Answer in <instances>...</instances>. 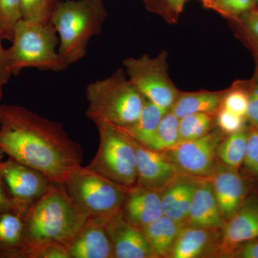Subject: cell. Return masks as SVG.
Wrapping results in <instances>:
<instances>
[{
  "instance_id": "4316f807",
  "label": "cell",
  "mask_w": 258,
  "mask_h": 258,
  "mask_svg": "<svg viewBox=\"0 0 258 258\" xmlns=\"http://www.w3.org/2000/svg\"><path fill=\"white\" fill-rule=\"evenodd\" d=\"M3 258H70V254L64 244L50 242L22 247Z\"/></svg>"
},
{
  "instance_id": "ee69618b",
  "label": "cell",
  "mask_w": 258,
  "mask_h": 258,
  "mask_svg": "<svg viewBox=\"0 0 258 258\" xmlns=\"http://www.w3.org/2000/svg\"><path fill=\"white\" fill-rule=\"evenodd\" d=\"M204 1L207 2V1H209V0H204Z\"/></svg>"
},
{
  "instance_id": "277c9868",
  "label": "cell",
  "mask_w": 258,
  "mask_h": 258,
  "mask_svg": "<svg viewBox=\"0 0 258 258\" xmlns=\"http://www.w3.org/2000/svg\"><path fill=\"white\" fill-rule=\"evenodd\" d=\"M86 115L93 122L105 120L124 128L137 120L146 99L121 69L88 85Z\"/></svg>"
},
{
  "instance_id": "7bdbcfd3",
  "label": "cell",
  "mask_w": 258,
  "mask_h": 258,
  "mask_svg": "<svg viewBox=\"0 0 258 258\" xmlns=\"http://www.w3.org/2000/svg\"><path fill=\"white\" fill-rule=\"evenodd\" d=\"M254 3H255L256 7L258 8V0H254Z\"/></svg>"
},
{
  "instance_id": "b9f144b4",
  "label": "cell",
  "mask_w": 258,
  "mask_h": 258,
  "mask_svg": "<svg viewBox=\"0 0 258 258\" xmlns=\"http://www.w3.org/2000/svg\"><path fill=\"white\" fill-rule=\"evenodd\" d=\"M3 85L0 84V100H1L2 96H3Z\"/></svg>"
},
{
  "instance_id": "603a6c76",
  "label": "cell",
  "mask_w": 258,
  "mask_h": 258,
  "mask_svg": "<svg viewBox=\"0 0 258 258\" xmlns=\"http://www.w3.org/2000/svg\"><path fill=\"white\" fill-rule=\"evenodd\" d=\"M247 136L248 130L244 129L222 139L217 150V155L222 164L237 170L243 164L247 151Z\"/></svg>"
},
{
  "instance_id": "8fae6325",
  "label": "cell",
  "mask_w": 258,
  "mask_h": 258,
  "mask_svg": "<svg viewBox=\"0 0 258 258\" xmlns=\"http://www.w3.org/2000/svg\"><path fill=\"white\" fill-rule=\"evenodd\" d=\"M131 139L135 150L137 161L136 185L161 192L178 177L177 169L164 152L152 150L132 137Z\"/></svg>"
},
{
  "instance_id": "7402d4cb",
  "label": "cell",
  "mask_w": 258,
  "mask_h": 258,
  "mask_svg": "<svg viewBox=\"0 0 258 258\" xmlns=\"http://www.w3.org/2000/svg\"><path fill=\"white\" fill-rule=\"evenodd\" d=\"M169 111L147 100L137 120L128 126L119 128L134 140L147 147L152 140L161 120Z\"/></svg>"
},
{
  "instance_id": "9a60e30c",
  "label": "cell",
  "mask_w": 258,
  "mask_h": 258,
  "mask_svg": "<svg viewBox=\"0 0 258 258\" xmlns=\"http://www.w3.org/2000/svg\"><path fill=\"white\" fill-rule=\"evenodd\" d=\"M220 251L232 256L235 249L247 241L258 238V200L246 199L240 208L222 227Z\"/></svg>"
},
{
  "instance_id": "4fadbf2b",
  "label": "cell",
  "mask_w": 258,
  "mask_h": 258,
  "mask_svg": "<svg viewBox=\"0 0 258 258\" xmlns=\"http://www.w3.org/2000/svg\"><path fill=\"white\" fill-rule=\"evenodd\" d=\"M107 219L88 216L77 235L67 246L70 258H113L106 227Z\"/></svg>"
},
{
  "instance_id": "74e56055",
  "label": "cell",
  "mask_w": 258,
  "mask_h": 258,
  "mask_svg": "<svg viewBox=\"0 0 258 258\" xmlns=\"http://www.w3.org/2000/svg\"><path fill=\"white\" fill-rule=\"evenodd\" d=\"M3 34H2L1 23H0V84L4 85L9 81L12 74L8 68V55L7 49H5L2 44Z\"/></svg>"
},
{
  "instance_id": "6da1fadb",
  "label": "cell",
  "mask_w": 258,
  "mask_h": 258,
  "mask_svg": "<svg viewBox=\"0 0 258 258\" xmlns=\"http://www.w3.org/2000/svg\"><path fill=\"white\" fill-rule=\"evenodd\" d=\"M0 149L55 184H66L83 162L82 147L63 125L17 105H0Z\"/></svg>"
},
{
  "instance_id": "484cf974",
  "label": "cell",
  "mask_w": 258,
  "mask_h": 258,
  "mask_svg": "<svg viewBox=\"0 0 258 258\" xmlns=\"http://www.w3.org/2000/svg\"><path fill=\"white\" fill-rule=\"evenodd\" d=\"M213 121L212 114L205 113H195L179 118V144L206 135L211 132Z\"/></svg>"
},
{
  "instance_id": "5b68a950",
  "label": "cell",
  "mask_w": 258,
  "mask_h": 258,
  "mask_svg": "<svg viewBox=\"0 0 258 258\" xmlns=\"http://www.w3.org/2000/svg\"><path fill=\"white\" fill-rule=\"evenodd\" d=\"M50 22L20 19L14 29L12 46L7 49L10 74L17 76L23 69L63 71L56 50L59 38Z\"/></svg>"
},
{
  "instance_id": "2e32d148",
  "label": "cell",
  "mask_w": 258,
  "mask_h": 258,
  "mask_svg": "<svg viewBox=\"0 0 258 258\" xmlns=\"http://www.w3.org/2000/svg\"><path fill=\"white\" fill-rule=\"evenodd\" d=\"M120 211L131 225L142 231L164 216L160 192L137 185L128 187Z\"/></svg>"
},
{
  "instance_id": "e0dca14e",
  "label": "cell",
  "mask_w": 258,
  "mask_h": 258,
  "mask_svg": "<svg viewBox=\"0 0 258 258\" xmlns=\"http://www.w3.org/2000/svg\"><path fill=\"white\" fill-rule=\"evenodd\" d=\"M225 222L210 180L199 181L190 207L187 225L212 231L222 228Z\"/></svg>"
},
{
  "instance_id": "ba28073f",
  "label": "cell",
  "mask_w": 258,
  "mask_h": 258,
  "mask_svg": "<svg viewBox=\"0 0 258 258\" xmlns=\"http://www.w3.org/2000/svg\"><path fill=\"white\" fill-rule=\"evenodd\" d=\"M166 56L161 52L156 57H128L123 60V66L129 81L147 101L170 110L179 91L168 74Z\"/></svg>"
},
{
  "instance_id": "ab89813d",
  "label": "cell",
  "mask_w": 258,
  "mask_h": 258,
  "mask_svg": "<svg viewBox=\"0 0 258 258\" xmlns=\"http://www.w3.org/2000/svg\"><path fill=\"white\" fill-rule=\"evenodd\" d=\"M144 1L149 8L159 9L161 6L169 10L167 4H166V0H144Z\"/></svg>"
},
{
  "instance_id": "7a4b0ae2",
  "label": "cell",
  "mask_w": 258,
  "mask_h": 258,
  "mask_svg": "<svg viewBox=\"0 0 258 258\" xmlns=\"http://www.w3.org/2000/svg\"><path fill=\"white\" fill-rule=\"evenodd\" d=\"M88 217L71 196L66 184L52 183L24 214L25 236L22 247L50 242H59L67 247Z\"/></svg>"
},
{
  "instance_id": "ac0fdd59",
  "label": "cell",
  "mask_w": 258,
  "mask_h": 258,
  "mask_svg": "<svg viewBox=\"0 0 258 258\" xmlns=\"http://www.w3.org/2000/svg\"><path fill=\"white\" fill-rule=\"evenodd\" d=\"M184 225L162 216L142 230L155 257H169Z\"/></svg>"
},
{
  "instance_id": "9c48e42d",
  "label": "cell",
  "mask_w": 258,
  "mask_h": 258,
  "mask_svg": "<svg viewBox=\"0 0 258 258\" xmlns=\"http://www.w3.org/2000/svg\"><path fill=\"white\" fill-rule=\"evenodd\" d=\"M222 135L220 129L211 131L200 138L180 143L163 152L179 174L209 179L216 165L215 159Z\"/></svg>"
},
{
  "instance_id": "d4e9b609",
  "label": "cell",
  "mask_w": 258,
  "mask_h": 258,
  "mask_svg": "<svg viewBox=\"0 0 258 258\" xmlns=\"http://www.w3.org/2000/svg\"><path fill=\"white\" fill-rule=\"evenodd\" d=\"M186 181L187 179L177 177L161 191L160 194L163 215L184 226L186 225V222L180 210V203Z\"/></svg>"
},
{
  "instance_id": "e575fe53",
  "label": "cell",
  "mask_w": 258,
  "mask_h": 258,
  "mask_svg": "<svg viewBox=\"0 0 258 258\" xmlns=\"http://www.w3.org/2000/svg\"><path fill=\"white\" fill-rule=\"evenodd\" d=\"M246 118L251 126H258V68L253 79L249 81V103Z\"/></svg>"
},
{
  "instance_id": "f1b7e54d",
  "label": "cell",
  "mask_w": 258,
  "mask_h": 258,
  "mask_svg": "<svg viewBox=\"0 0 258 258\" xmlns=\"http://www.w3.org/2000/svg\"><path fill=\"white\" fill-rule=\"evenodd\" d=\"M20 19L21 0H0V23L3 40L12 41L15 25Z\"/></svg>"
},
{
  "instance_id": "f35d334b",
  "label": "cell",
  "mask_w": 258,
  "mask_h": 258,
  "mask_svg": "<svg viewBox=\"0 0 258 258\" xmlns=\"http://www.w3.org/2000/svg\"><path fill=\"white\" fill-rule=\"evenodd\" d=\"M187 1L188 0H166L169 10L176 14H179L182 12Z\"/></svg>"
},
{
  "instance_id": "8992f818",
  "label": "cell",
  "mask_w": 258,
  "mask_h": 258,
  "mask_svg": "<svg viewBox=\"0 0 258 258\" xmlns=\"http://www.w3.org/2000/svg\"><path fill=\"white\" fill-rule=\"evenodd\" d=\"M93 123L99 134V147L87 167L125 187L135 186L137 161L132 139L109 122L96 120Z\"/></svg>"
},
{
  "instance_id": "d6a6232c",
  "label": "cell",
  "mask_w": 258,
  "mask_h": 258,
  "mask_svg": "<svg viewBox=\"0 0 258 258\" xmlns=\"http://www.w3.org/2000/svg\"><path fill=\"white\" fill-rule=\"evenodd\" d=\"M216 120L219 129L227 135L244 130L247 122L244 117L236 114L222 106L217 111Z\"/></svg>"
},
{
  "instance_id": "30bf717a",
  "label": "cell",
  "mask_w": 258,
  "mask_h": 258,
  "mask_svg": "<svg viewBox=\"0 0 258 258\" xmlns=\"http://www.w3.org/2000/svg\"><path fill=\"white\" fill-rule=\"evenodd\" d=\"M0 171L14 201L15 210L23 214L52 184L40 171L9 157L0 162Z\"/></svg>"
},
{
  "instance_id": "f546056e",
  "label": "cell",
  "mask_w": 258,
  "mask_h": 258,
  "mask_svg": "<svg viewBox=\"0 0 258 258\" xmlns=\"http://www.w3.org/2000/svg\"><path fill=\"white\" fill-rule=\"evenodd\" d=\"M59 1L60 0H21L22 18L50 22L52 11Z\"/></svg>"
},
{
  "instance_id": "836d02e7",
  "label": "cell",
  "mask_w": 258,
  "mask_h": 258,
  "mask_svg": "<svg viewBox=\"0 0 258 258\" xmlns=\"http://www.w3.org/2000/svg\"><path fill=\"white\" fill-rule=\"evenodd\" d=\"M243 164L246 170L258 177V126L248 130L247 151Z\"/></svg>"
},
{
  "instance_id": "1f68e13d",
  "label": "cell",
  "mask_w": 258,
  "mask_h": 258,
  "mask_svg": "<svg viewBox=\"0 0 258 258\" xmlns=\"http://www.w3.org/2000/svg\"><path fill=\"white\" fill-rule=\"evenodd\" d=\"M206 3L235 18L257 8L254 0H209Z\"/></svg>"
},
{
  "instance_id": "44dd1931",
  "label": "cell",
  "mask_w": 258,
  "mask_h": 258,
  "mask_svg": "<svg viewBox=\"0 0 258 258\" xmlns=\"http://www.w3.org/2000/svg\"><path fill=\"white\" fill-rule=\"evenodd\" d=\"M210 231L184 226L176 239L169 257L196 258L203 255L211 242Z\"/></svg>"
},
{
  "instance_id": "3957f363",
  "label": "cell",
  "mask_w": 258,
  "mask_h": 258,
  "mask_svg": "<svg viewBox=\"0 0 258 258\" xmlns=\"http://www.w3.org/2000/svg\"><path fill=\"white\" fill-rule=\"evenodd\" d=\"M103 0H60L50 22L59 38L57 49L64 69L82 60L88 43L99 35L107 17Z\"/></svg>"
},
{
  "instance_id": "7c38bea8",
  "label": "cell",
  "mask_w": 258,
  "mask_h": 258,
  "mask_svg": "<svg viewBox=\"0 0 258 258\" xmlns=\"http://www.w3.org/2000/svg\"><path fill=\"white\" fill-rule=\"evenodd\" d=\"M106 227L115 258H154L144 232L134 227L120 211L107 219Z\"/></svg>"
},
{
  "instance_id": "52a82bcc",
  "label": "cell",
  "mask_w": 258,
  "mask_h": 258,
  "mask_svg": "<svg viewBox=\"0 0 258 258\" xmlns=\"http://www.w3.org/2000/svg\"><path fill=\"white\" fill-rule=\"evenodd\" d=\"M66 186L78 206L88 216L105 219L120 211L128 188L82 166Z\"/></svg>"
},
{
  "instance_id": "cb8c5ba5",
  "label": "cell",
  "mask_w": 258,
  "mask_h": 258,
  "mask_svg": "<svg viewBox=\"0 0 258 258\" xmlns=\"http://www.w3.org/2000/svg\"><path fill=\"white\" fill-rule=\"evenodd\" d=\"M179 118L169 110L163 117L147 148L164 152L179 144Z\"/></svg>"
},
{
  "instance_id": "4dcf8cb0",
  "label": "cell",
  "mask_w": 258,
  "mask_h": 258,
  "mask_svg": "<svg viewBox=\"0 0 258 258\" xmlns=\"http://www.w3.org/2000/svg\"><path fill=\"white\" fill-rule=\"evenodd\" d=\"M247 41L258 59V8L237 18Z\"/></svg>"
},
{
  "instance_id": "d590c367",
  "label": "cell",
  "mask_w": 258,
  "mask_h": 258,
  "mask_svg": "<svg viewBox=\"0 0 258 258\" xmlns=\"http://www.w3.org/2000/svg\"><path fill=\"white\" fill-rule=\"evenodd\" d=\"M232 257L258 258V238L247 241L241 244L235 249Z\"/></svg>"
},
{
  "instance_id": "8d00e7d4",
  "label": "cell",
  "mask_w": 258,
  "mask_h": 258,
  "mask_svg": "<svg viewBox=\"0 0 258 258\" xmlns=\"http://www.w3.org/2000/svg\"><path fill=\"white\" fill-rule=\"evenodd\" d=\"M15 210L13 199L0 171V212Z\"/></svg>"
},
{
  "instance_id": "d6986e66",
  "label": "cell",
  "mask_w": 258,
  "mask_h": 258,
  "mask_svg": "<svg viewBox=\"0 0 258 258\" xmlns=\"http://www.w3.org/2000/svg\"><path fill=\"white\" fill-rule=\"evenodd\" d=\"M222 97L210 91L179 93L170 111L179 118L199 113L213 114L221 107Z\"/></svg>"
},
{
  "instance_id": "5bb4252c",
  "label": "cell",
  "mask_w": 258,
  "mask_h": 258,
  "mask_svg": "<svg viewBox=\"0 0 258 258\" xmlns=\"http://www.w3.org/2000/svg\"><path fill=\"white\" fill-rule=\"evenodd\" d=\"M225 221L230 220L246 200L247 184L237 169L216 164L209 178Z\"/></svg>"
},
{
  "instance_id": "83f0119b",
  "label": "cell",
  "mask_w": 258,
  "mask_h": 258,
  "mask_svg": "<svg viewBox=\"0 0 258 258\" xmlns=\"http://www.w3.org/2000/svg\"><path fill=\"white\" fill-rule=\"evenodd\" d=\"M249 103V81L240 82L222 97L221 106L246 118ZM247 119V118H246Z\"/></svg>"
},
{
  "instance_id": "60d3db41",
  "label": "cell",
  "mask_w": 258,
  "mask_h": 258,
  "mask_svg": "<svg viewBox=\"0 0 258 258\" xmlns=\"http://www.w3.org/2000/svg\"><path fill=\"white\" fill-rule=\"evenodd\" d=\"M5 154L4 152L0 149V162H1L2 161H3V158H4Z\"/></svg>"
},
{
  "instance_id": "ffe728a7",
  "label": "cell",
  "mask_w": 258,
  "mask_h": 258,
  "mask_svg": "<svg viewBox=\"0 0 258 258\" xmlns=\"http://www.w3.org/2000/svg\"><path fill=\"white\" fill-rule=\"evenodd\" d=\"M25 236L24 214L15 209L0 212V258L20 249Z\"/></svg>"
}]
</instances>
